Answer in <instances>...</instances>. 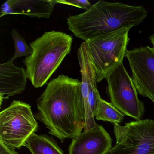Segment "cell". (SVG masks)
Segmentation results:
<instances>
[{"label":"cell","instance_id":"18","mask_svg":"<svg viewBox=\"0 0 154 154\" xmlns=\"http://www.w3.org/2000/svg\"><path fill=\"white\" fill-rule=\"evenodd\" d=\"M149 38L150 42H151L152 45H153V48H154V34L150 35V36L149 37Z\"/></svg>","mask_w":154,"mask_h":154},{"label":"cell","instance_id":"13","mask_svg":"<svg viewBox=\"0 0 154 154\" xmlns=\"http://www.w3.org/2000/svg\"><path fill=\"white\" fill-rule=\"evenodd\" d=\"M25 146L31 154H64L56 140L45 134L33 133L28 139Z\"/></svg>","mask_w":154,"mask_h":154},{"label":"cell","instance_id":"15","mask_svg":"<svg viewBox=\"0 0 154 154\" xmlns=\"http://www.w3.org/2000/svg\"><path fill=\"white\" fill-rule=\"evenodd\" d=\"M11 34L15 45V52L14 56L9 61L14 62L17 58L23 56L27 57L30 55L33 50L26 43L24 37L16 29H13Z\"/></svg>","mask_w":154,"mask_h":154},{"label":"cell","instance_id":"2","mask_svg":"<svg viewBox=\"0 0 154 154\" xmlns=\"http://www.w3.org/2000/svg\"><path fill=\"white\" fill-rule=\"evenodd\" d=\"M143 6L99 1L82 14L67 18L68 29L84 41L138 26L147 16Z\"/></svg>","mask_w":154,"mask_h":154},{"label":"cell","instance_id":"11","mask_svg":"<svg viewBox=\"0 0 154 154\" xmlns=\"http://www.w3.org/2000/svg\"><path fill=\"white\" fill-rule=\"evenodd\" d=\"M56 4V0H7L2 6L0 17L8 15H23L49 19Z\"/></svg>","mask_w":154,"mask_h":154},{"label":"cell","instance_id":"5","mask_svg":"<svg viewBox=\"0 0 154 154\" xmlns=\"http://www.w3.org/2000/svg\"><path fill=\"white\" fill-rule=\"evenodd\" d=\"M38 123L29 104L14 100L0 112V140L20 149L38 129Z\"/></svg>","mask_w":154,"mask_h":154},{"label":"cell","instance_id":"14","mask_svg":"<svg viewBox=\"0 0 154 154\" xmlns=\"http://www.w3.org/2000/svg\"><path fill=\"white\" fill-rule=\"evenodd\" d=\"M124 116L111 103L108 102L100 96L97 100L94 118L97 120L109 122L113 124L121 123Z\"/></svg>","mask_w":154,"mask_h":154},{"label":"cell","instance_id":"6","mask_svg":"<svg viewBox=\"0 0 154 154\" xmlns=\"http://www.w3.org/2000/svg\"><path fill=\"white\" fill-rule=\"evenodd\" d=\"M116 145L106 154H154V120L113 125Z\"/></svg>","mask_w":154,"mask_h":154},{"label":"cell","instance_id":"9","mask_svg":"<svg viewBox=\"0 0 154 154\" xmlns=\"http://www.w3.org/2000/svg\"><path fill=\"white\" fill-rule=\"evenodd\" d=\"M125 57L128 61L131 79L137 91L154 103V48L147 46L127 50Z\"/></svg>","mask_w":154,"mask_h":154},{"label":"cell","instance_id":"4","mask_svg":"<svg viewBox=\"0 0 154 154\" xmlns=\"http://www.w3.org/2000/svg\"><path fill=\"white\" fill-rule=\"evenodd\" d=\"M131 28H124L85 41L94 67L97 82L122 63L129 42Z\"/></svg>","mask_w":154,"mask_h":154},{"label":"cell","instance_id":"12","mask_svg":"<svg viewBox=\"0 0 154 154\" xmlns=\"http://www.w3.org/2000/svg\"><path fill=\"white\" fill-rule=\"evenodd\" d=\"M26 70L16 66L13 62L8 61L0 65V103L4 100L26 90L27 79Z\"/></svg>","mask_w":154,"mask_h":154},{"label":"cell","instance_id":"3","mask_svg":"<svg viewBox=\"0 0 154 154\" xmlns=\"http://www.w3.org/2000/svg\"><path fill=\"white\" fill-rule=\"evenodd\" d=\"M73 38L60 31L45 32L31 42L32 54L23 62L26 67L27 78L35 88L47 83L71 52Z\"/></svg>","mask_w":154,"mask_h":154},{"label":"cell","instance_id":"7","mask_svg":"<svg viewBox=\"0 0 154 154\" xmlns=\"http://www.w3.org/2000/svg\"><path fill=\"white\" fill-rule=\"evenodd\" d=\"M106 79L111 103L123 115L140 120L145 113L144 104L139 99L137 91L123 63L113 69Z\"/></svg>","mask_w":154,"mask_h":154},{"label":"cell","instance_id":"8","mask_svg":"<svg viewBox=\"0 0 154 154\" xmlns=\"http://www.w3.org/2000/svg\"><path fill=\"white\" fill-rule=\"evenodd\" d=\"M77 57L82 75L81 91L85 121L83 131H86L98 125L94 119V113L100 95L95 70L85 42L82 43L78 48Z\"/></svg>","mask_w":154,"mask_h":154},{"label":"cell","instance_id":"16","mask_svg":"<svg viewBox=\"0 0 154 154\" xmlns=\"http://www.w3.org/2000/svg\"><path fill=\"white\" fill-rule=\"evenodd\" d=\"M57 3L73 6L87 11L92 5L88 0H56Z\"/></svg>","mask_w":154,"mask_h":154},{"label":"cell","instance_id":"1","mask_svg":"<svg viewBox=\"0 0 154 154\" xmlns=\"http://www.w3.org/2000/svg\"><path fill=\"white\" fill-rule=\"evenodd\" d=\"M82 83L60 75L51 80L36 101L35 117L62 143L81 134L85 126Z\"/></svg>","mask_w":154,"mask_h":154},{"label":"cell","instance_id":"17","mask_svg":"<svg viewBox=\"0 0 154 154\" xmlns=\"http://www.w3.org/2000/svg\"><path fill=\"white\" fill-rule=\"evenodd\" d=\"M0 154H18L15 148L4 143L0 140Z\"/></svg>","mask_w":154,"mask_h":154},{"label":"cell","instance_id":"10","mask_svg":"<svg viewBox=\"0 0 154 154\" xmlns=\"http://www.w3.org/2000/svg\"><path fill=\"white\" fill-rule=\"evenodd\" d=\"M112 146V139L107 131L98 124L72 139L69 154H106Z\"/></svg>","mask_w":154,"mask_h":154}]
</instances>
